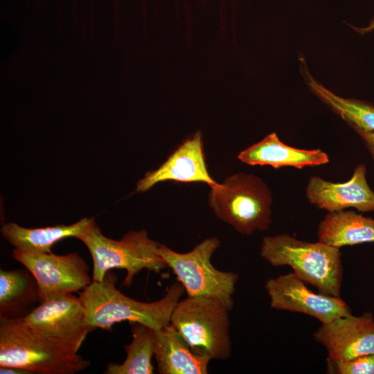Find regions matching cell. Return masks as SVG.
<instances>
[{
	"mask_svg": "<svg viewBox=\"0 0 374 374\" xmlns=\"http://www.w3.org/2000/svg\"><path fill=\"white\" fill-rule=\"evenodd\" d=\"M265 287L274 310L302 313L321 323L352 314L340 296L312 292L294 272L269 278Z\"/></svg>",
	"mask_w": 374,
	"mask_h": 374,
	"instance_id": "obj_10",
	"label": "cell"
},
{
	"mask_svg": "<svg viewBox=\"0 0 374 374\" xmlns=\"http://www.w3.org/2000/svg\"><path fill=\"white\" fill-rule=\"evenodd\" d=\"M326 365L331 374H374V353L345 361L327 359Z\"/></svg>",
	"mask_w": 374,
	"mask_h": 374,
	"instance_id": "obj_21",
	"label": "cell"
},
{
	"mask_svg": "<svg viewBox=\"0 0 374 374\" xmlns=\"http://www.w3.org/2000/svg\"><path fill=\"white\" fill-rule=\"evenodd\" d=\"M220 247L215 237L206 238L187 253H178L160 244L159 253L184 287L188 297L217 300L230 310L239 275L215 268L211 257Z\"/></svg>",
	"mask_w": 374,
	"mask_h": 374,
	"instance_id": "obj_7",
	"label": "cell"
},
{
	"mask_svg": "<svg viewBox=\"0 0 374 374\" xmlns=\"http://www.w3.org/2000/svg\"><path fill=\"white\" fill-rule=\"evenodd\" d=\"M132 341L123 346L127 357L122 364L109 363L105 374H152L154 367V330L139 322H131Z\"/></svg>",
	"mask_w": 374,
	"mask_h": 374,
	"instance_id": "obj_20",
	"label": "cell"
},
{
	"mask_svg": "<svg viewBox=\"0 0 374 374\" xmlns=\"http://www.w3.org/2000/svg\"><path fill=\"white\" fill-rule=\"evenodd\" d=\"M24 321L38 335L75 352L92 331L80 299L73 294L42 302Z\"/></svg>",
	"mask_w": 374,
	"mask_h": 374,
	"instance_id": "obj_9",
	"label": "cell"
},
{
	"mask_svg": "<svg viewBox=\"0 0 374 374\" xmlns=\"http://www.w3.org/2000/svg\"><path fill=\"white\" fill-rule=\"evenodd\" d=\"M238 159L250 166H269L274 168H303L329 162L328 155L321 149L306 150L290 146L282 142L275 132L245 148Z\"/></svg>",
	"mask_w": 374,
	"mask_h": 374,
	"instance_id": "obj_14",
	"label": "cell"
},
{
	"mask_svg": "<svg viewBox=\"0 0 374 374\" xmlns=\"http://www.w3.org/2000/svg\"><path fill=\"white\" fill-rule=\"evenodd\" d=\"M116 276L108 271L101 282L92 281L79 292L87 324L109 330L116 323L139 322L154 330L170 324L172 312L185 290L178 281L168 287L165 296L153 302H141L128 297L116 287Z\"/></svg>",
	"mask_w": 374,
	"mask_h": 374,
	"instance_id": "obj_1",
	"label": "cell"
},
{
	"mask_svg": "<svg viewBox=\"0 0 374 374\" xmlns=\"http://www.w3.org/2000/svg\"><path fill=\"white\" fill-rule=\"evenodd\" d=\"M12 257L35 277L41 303L79 292L93 281L88 265L76 252L57 255L14 249Z\"/></svg>",
	"mask_w": 374,
	"mask_h": 374,
	"instance_id": "obj_8",
	"label": "cell"
},
{
	"mask_svg": "<svg viewBox=\"0 0 374 374\" xmlns=\"http://www.w3.org/2000/svg\"><path fill=\"white\" fill-rule=\"evenodd\" d=\"M305 195L309 202L328 212L355 208L361 212L374 211V192L366 179L364 164L357 165L351 178L343 183H334L319 176L311 177Z\"/></svg>",
	"mask_w": 374,
	"mask_h": 374,
	"instance_id": "obj_12",
	"label": "cell"
},
{
	"mask_svg": "<svg viewBox=\"0 0 374 374\" xmlns=\"http://www.w3.org/2000/svg\"><path fill=\"white\" fill-rule=\"evenodd\" d=\"M166 181L202 182L210 187L219 184L208 173L200 132L184 141L158 168L147 172L136 184L135 191L145 192Z\"/></svg>",
	"mask_w": 374,
	"mask_h": 374,
	"instance_id": "obj_13",
	"label": "cell"
},
{
	"mask_svg": "<svg viewBox=\"0 0 374 374\" xmlns=\"http://www.w3.org/2000/svg\"><path fill=\"white\" fill-rule=\"evenodd\" d=\"M314 340L325 347L328 358L345 361L374 353V318L371 312L352 314L321 323L313 333Z\"/></svg>",
	"mask_w": 374,
	"mask_h": 374,
	"instance_id": "obj_11",
	"label": "cell"
},
{
	"mask_svg": "<svg viewBox=\"0 0 374 374\" xmlns=\"http://www.w3.org/2000/svg\"><path fill=\"white\" fill-rule=\"evenodd\" d=\"M40 303L38 284L28 269L0 270V321L24 319Z\"/></svg>",
	"mask_w": 374,
	"mask_h": 374,
	"instance_id": "obj_16",
	"label": "cell"
},
{
	"mask_svg": "<svg viewBox=\"0 0 374 374\" xmlns=\"http://www.w3.org/2000/svg\"><path fill=\"white\" fill-rule=\"evenodd\" d=\"M352 28L355 30V31L359 33H368V32H370L371 30H373L374 29V17L371 19V20L369 22V24L367 27L366 28H357V27H353L352 26Z\"/></svg>",
	"mask_w": 374,
	"mask_h": 374,
	"instance_id": "obj_24",
	"label": "cell"
},
{
	"mask_svg": "<svg viewBox=\"0 0 374 374\" xmlns=\"http://www.w3.org/2000/svg\"><path fill=\"white\" fill-rule=\"evenodd\" d=\"M1 374H33L30 371L21 368L13 366H0Z\"/></svg>",
	"mask_w": 374,
	"mask_h": 374,
	"instance_id": "obj_23",
	"label": "cell"
},
{
	"mask_svg": "<svg viewBox=\"0 0 374 374\" xmlns=\"http://www.w3.org/2000/svg\"><path fill=\"white\" fill-rule=\"evenodd\" d=\"M87 247L93 261V281L101 282L112 269L127 271L123 285L130 287L143 269L159 273L167 265L159 253L160 243L145 230L130 231L120 240L106 237L96 222L77 238Z\"/></svg>",
	"mask_w": 374,
	"mask_h": 374,
	"instance_id": "obj_4",
	"label": "cell"
},
{
	"mask_svg": "<svg viewBox=\"0 0 374 374\" xmlns=\"http://www.w3.org/2000/svg\"><path fill=\"white\" fill-rule=\"evenodd\" d=\"M208 204L219 219L244 235L265 231L271 222V193L253 175L235 173L211 187Z\"/></svg>",
	"mask_w": 374,
	"mask_h": 374,
	"instance_id": "obj_5",
	"label": "cell"
},
{
	"mask_svg": "<svg viewBox=\"0 0 374 374\" xmlns=\"http://www.w3.org/2000/svg\"><path fill=\"white\" fill-rule=\"evenodd\" d=\"M319 241L336 248L374 242V218L352 211L328 212L318 227Z\"/></svg>",
	"mask_w": 374,
	"mask_h": 374,
	"instance_id": "obj_18",
	"label": "cell"
},
{
	"mask_svg": "<svg viewBox=\"0 0 374 374\" xmlns=\"http://www.w3.org/2000/svg\"><path fill=\"white\" fill-rule=\"evenodd\" d=\"M89 366L78 352L38 335L24 319L0 321V366L36 374H75Z\"/></svg>",
	"mask_w": 374,
	"mask_h": 374,
	"instance_id": "obj_2",
	"label": "cell"
},
{
	"mask_svg": "<svg viewBox=\"0 0 374 374\" xmlns=\"http://www.w3.org/2000/svg\"><path fill=\"white\" fill-rule=\"evenodd\" d=\"M364 141L371 156L374 161V132L364 130L359 128H353Z\"/></svg>",
	"mask_w": 374,
	"mask_h": 374,
	"instance_id": "obj_22",
	"label": "cell"
},
{
	"mask_svg": "<svg viewBox=\"0 0 374 374\" xmlns=\"http://www.w3.org/2000/svg\"><path fill=\"white\" fill-rule=\"evenodd\" d=\"M96 222L93 217H83L70 225L28 229L15 222L4 223L1 227V235L15 249L36 253H50L51 247L60 240L78 238L87 227Z\"/></svg>",
	"mask_w": 374,
	"mask_h": 374,
	"instance_id": "obj_17",
	"label": "cell"
},
{
	"mask_svg": "<svg viewBox=\"0 0 374 374\" xmlns=\"http://www.w3.org/2000/svg\"><path fill=\"white\" fill-rule=\"evenodd\" d=\"M260 256L272 267H290L296 275L319 292L340 296L343 266L339 248L282 233L263 238Z\"/></svg>",
	"mask_w": 374,
	"mask_h": 374,
	"instance_id": "obj_3",
	"label": "cell"
},
{
	"mask_svg": "<svg viewBox=\"0 0 374 374\" xmlns=\"http://www.w3.org/2000/svg\"><path fill=\"white\" fill-rule=\"evenodd\" d=\"M154 356L160 374H206L211 361L194 353L170 323L154 330Z\"/></svg>",
	"mask_w": 374,
	"mask_h": 374,
	"instance_id": "obj_15",
	"label": "cell"
},
{
	"mask_svg": "<svg viewBox=\"0 0 374 374\" xmlns=\"http://www.w3.org/2000/svg\"><path fill=\"white\" fill-rule=\"evenodd\" d=\"M301 75L310 91L353 128L374 132V104L339 96L311 75L305 57H299Z\"/></svg>",
	"mask_w": 374,
	"mask_h": 374,
	"instance_id": "obj_19",
	"label": "cell"
},
{
	"mask_svg": "<svg viewBox=\"0 0 374 374\" xmlns=\"http://www.w3.org/2000/svg\"><path fill=\"white\" fill-rule=\"evenodd\" d=\"M229 311L217 300L187 296L175 306L170 323L194 353L209 360H226L231 355Z\"/></svg>",
	"mask_w": 374,
	"mask_h": 374,
	"instance_id": "obj_6",
	"label": "cell"
}]
</instances>
